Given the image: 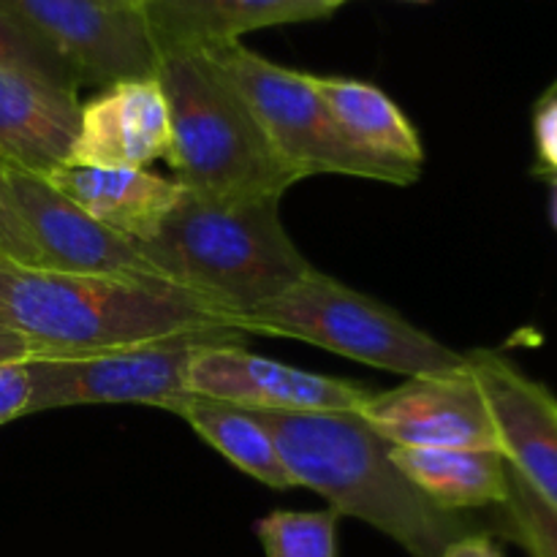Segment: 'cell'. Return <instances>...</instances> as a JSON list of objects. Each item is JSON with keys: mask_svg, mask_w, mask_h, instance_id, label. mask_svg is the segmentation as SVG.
<instances>
[{"mask_svg": "<svg viewBox=\"0 0 557 557\" xmlns=\"http://www.w3.org/2000/svg\"><path fill=\"white\" fill-rule=\"evenodd\" d=\"M0 326L30 341L44 359L237 332L226 310L169 281L74 275L5 259Z\"/></svg>", "mask_w": 557, "mask_h": 557, "instance_id": "obj_1", "label": "cell"}, {"mask_svg": "<svg viewBox=\"0 0 557 557\" xmlns=\"http://www.w3.org/2000/svg\"><path fill=\"white\" fill-rule=\"evenodd\" d=\"M250 413L272 435L297 487L321 493L337 515L368 522L411 557H441L451 542L484 531L468 511L433 504L359 411Z\"/></svg>", "mask_w": 557, "mask_h": 557, "instance_id": "obj_2", "label": "cell"}, {"mask_svg": "<svg viewBox=\"0 0 557 557\" xmlns=\"http://www.w3.org/2000/svg\"><path fill=\"white\" fill-rule=\"evenodd\" d=\"M139 250L169 283L232 319L281 297L313 270L288 237L275 196L215 199L183 188Z\"/></svg>", "mask_w": 557, "mask_h": 557, "instance_id": "obj_3", "label": "cell"}, {"mask_svg": "<svg viewBox=\"0 0 557 557\" xmlns=\"http://www.w3.org/2000/svg\"><path fill=\"white\" fill-rule=\"evenodd\" d=\"M158 79L169 103L174 180L215 199H283L305 180L270 141L243 92L201 49L163 52Z\"/></svg>", "mask_w": 557, "mask_h": 557, "instance_id": "obj_4", "label": "cell"}, {"mask_svg": "<svg viewBox=\"0 0 557 557\" xmlns=\"http://www.w3.org/2000/svg\"><path fill=\"white\" fill-rule=\"evenodd\" d=\"M234 330L294 337L406 379L466 368V354L451 351L389 305L343 286L315 267L281 297L234 315Z\"/></svg>", "mask_w": 557, "mask_h": 557, "instance_id": "obj_5", "label": "cell"}, {"mask_svg": "<svg viewBox=\"0 0 557 557\" xmlns=\"http://www.w3.org/2000/svg\"><path fill=\"white\" fill-rule=\"evenodd\" d=\"M201 52L210 54L218 69L237 85L275 150L302 177L346 174L389 185H411L422 174V169L392 166L357 150L302 71L272 63L239 41Z\"/></svg>", "mask_w": 557, "mask_h": 557, "instance_id": "obj_6", "label": "cell"}, {"mask_svg": "<svg viewBox=\"0 0 557 557\" xmlns=\"http://www.w3.org/2000/svg\"><path fill=\"white\" fill-rule=\"evenodd\" d=\"M239 332L180 337V341L147 343L117 348L90 357H54L25 362L30 397L27 413L58 411L74 406H112L139 403L177 413L190 397L188 370L196 348L210 341H232Z\"/></svg>", "mask_w": 557, "mask_h": 557, "instance_id": "obj_7", "label": "cell"}, {"mask_svg": "<svg viewBox=\"0 0 557 557\" xmlns=\"http://www.w3.org/2000/svg\"><path fill=\"white\" fill-rule=\"evenodd\" d=\"M74 71L79 87L112 85L158 71L161 52L139 11L101 0H0Z\"/></svg>", "mask_w": 557, "mask_h": 557, "instance_id": "obj_8", "label": "cell"}, {"mask_svg": "<svg viewBox=\"0 0 557 557\" xmlns=\"http://www.w3.org/2000/svg\"><path fill=\"white\" fill-rule=\"evenodd\" d=\"M190 395L264 413L359 411L373 392L359 381L308 373L245 351L232 341L196 348L188 370Z\"/></svg>", "mask_w": 557, "mask_h": 557, "instance_id": "obj_9", "label": "cell"}, {"mask_svg": "<svg viewBox=\"0 0 557 557\" xmlns=\"http://www.w3.org/2000/svg\"><path fill=\"white\" fill-rule=\"evenodd\" d=\"M359 413L397 449L500 451L487 400L468 362L457 373L422 375L373 392Z\"/></svg>", "mask_w": 557, "mask_h": 557, "instance_id": "obj_10", "label": "cell"}, {"mask_svg": "<svg viewBox=\"0 0 557 557\" xmlns=\"http://www.w3.org/2000/svg\"><path fill=\"white\" fill-rule=\"evenodd\" d=\"M3 169L5 188L20 210L27 232L44 256V270L74 272V275L139 277V281H166L139 245L112 232L82 207L65 199L44 177Z\"/></svg>", "mask_w": 557, "mask_h": 557, "instance_id": "obj_11", "label": "cell"}, {"mask_svg": "<svg viewBox=\"0 0 557 557\" xmlns=\"http://www.w3.org/2000/svg\"><path fill=\"white\" fill-rule=\"evenodd\" d=\"M487 400L500 455L557 511V397L490 348L466 354Z\"/></svg>", "mask_w": 557, "mask_h": 557, "instance_id": "obj_12", "label": "cell"}, {"mask_svg": "<svg viewBox=\"0 0 557 557\" xmlns=\"http://www.w3.org/2000/svg\"><path fill=\"white\" fill-rule=\"evenodd\" d=\"M172 120L158 74L112 82L82 103L79 131L69 163L134 166L169 156Z\"/></svg>", "mask_w": 557, "mask_h": 557, "instance_id": "obj_13", "label": "cell"}, {"mask_svg": "<svg viewBox=\"0 0 557 557\" xmlns=\"http://www.w3.org/2000/svg\"><path fill=\"white\" fill-rule=\"evenodd\" d=\"M74 87L0 65V166L47 180L69 163L82 101Z\"/></svg>", "mask_w": 557, "mask_h": 557, "instance_id": "obj_14", "label": "cell"}, {"mask_svg": "<svg viewBox=\"0 0 557 557\" xmlns=\"http://www.w3.org/2000/svg\"><path fill=\"white\" fill-rule=\"evenodd\" d=\"M65 199L112 232L141 245L174 210L183 185L147 169L63 163L47 177Z\"/></svg>", "mask_w": 557, "mask_h": 557, "instance_id": "obj_15", "label": "cell"}, {"mask_svg": "<svg viewBox=\"0 0 557 557\" xmlns=\"http://www.w3.org/2000/svg\"><path fill=\"white\" fill-rule=\"evenodd\" d=\"M139 14L161 54L215 49L261 27L326 16L313 0H145Z\"/></svg>", "mask_w": 557, "mask_h": 557, "instance_id": "obj_16", "label": "cell"}, {"mask_svg": "<svg viewBox=\"0 0 557 557\" xmlns=\"http://www.w3.org/2000/svg\"><path fill=\"white\" fill-rule=\"evenodd\" d=\"M308 76L357 150L392 166L422 169L424 147L417 128L381 87L348 76Z\"/></svg>", "mask_w": 557, "mask_h": 557, "instance_id": "obj_17", "label": "cell"}, {"mask_svg": "<svg viewBox=\"0 0 557 557\" xmlns=\"http://www.w3.org/2000/svg\"><path fill=\"white\" fill-rule=\"evenodd\" d=\"M395 466L446 511L495 509L509 495V462L487 449H392Z\"/></svg>", "mask_w": 557, "mask_h": 557, "instance_id": "obj_18", "label": "cell"}, {"mask_svg": "<svg viewBox=\"0 0 557 557\" xmlns=\"http://www.w3.org/2000/svg\"><path fill=\"white\" fill-rule=\"evenodd\" d=\"M174 417H183L201 441L256 482L272 490L297 487L272 435L245 408L190 395Z\"/></svg>", "mask_w": 557, "mask_h": 557, "instance_id": "obj_19", "label": "cell"}, {"mask_svg": "<svg viewBox=\"0 0 557 557\" xmlns=\"http://www.w3.org/2000/svg\"><path fill=\"white\" fill-rule=\"evenodd\" d=\"M493 531L528 557H557V511L509 466V495L495 506Z\"/></svg>", "mask_w": 557, "mask_h": 557, "instance_id": "obj_20", "label": "cell"}, {"mask_svg": "<svg viewBox=\"0 0 557 557\" xmlns=\"http://www.w3.org/2000/svg\"><path fill=\"white\" fill-rule=\"evenodd\" d=\"M337 511H272L256 525L267 557H337Z\"/></svg>", "mask_w": 557, "mask_h": 557, "instance_id": "obj_21", "label": "cell"}, {"mask_svg": "<svg viewBox=\"0 0 557 557\" xmlns=\"http://www.w3.org/2000/svg\"><path fill=\"white\" fill-rule=\"evenodd\" d=\"M0 65L33 71V74L47 76L58 85L79 90V82H76L74 71L65 65V60L58 52H52L41 38L33 36L3 5H0Z\"/></svg>", "mask_w": 557, "mask_h": 557, "instance_id": "obj_22", "label": "cell"}, {"mask_svg": "<svg viewBox=\"0 0 557 557\" xmlns=\"http://www.w3.org/2000/svg\"><path fill=\"white\" fill-rule=\"evenodd\" d=\"M0 259L22 267H44L41 250H38L33 234L27 232L25 221L5 188L3 169H0Z\"/></svg>", "mask_w": 557, "mask_h": 557, "instance_id": "obj_23", "label": "cell"}, {"mask_svg": "<svg viewBox=\"0 0 557 557\" xmlns=\"http://www.w3.org/2000/svg\"><path fill=\"white\" fill-rule=\"evenodd\" d=\"M533 139H536L539 166L557 177V92H544L533 114Z\"/></svg>", "mask_w": 557, "mask_h": 557, "instance_id": "obj_24", "label": "cell"}, {"mask_svg": "<svg viewBox=\"0 0 557 557\" xmlns=\"http://www.w3.org/2000/svg\"><path fill=\"white\" fill-rule=\"evenodd\" d=\"M30 384H27L25 362L3 364L0 368V424L16 417H25Z\"/></svg>", "mask_w": 557, "mask_h": 557, "instance_id": "obj_25", "label": "cell"}, {"mask_svg": "<svg viewBox=\"0 0 557 557\" xmlns=\"http://www.w3.org/2000/svg\"><path fill=\"white\" fill-rule=\"evenodd\" d=\"M441 557H504V555H500V547L495 544V539L490 536L487 531H476L457 539V542H451Z\"/></svg>", "mask_w": 557, "mask_h": 557, "instance_id": "obj_26", "label": "cell"}, {"mask_svg": "<svg viewBox=\"0 0 557 557\" xmlns=\"http://www.w3.org/2000/svg\"><path fill=\"white\" fill-rule=\"evenodd\" d=\"M30 359H44L41 351L22 335L0 326V368L14 362H30Z\"/></svg>", "mask_w": 557, "mask_h": 557, "instance_id": "obj_27", "label": "cell"}, {"mask_svg": "<svg viewBox=\"0 0 557 557\" xmlns=\"http://www.w3.org/2000/svg\"><path fill=\"white\" fill-rule=\"evenodd\" d=\"M101 3L112 5V9H131V11H139V5L145 3V0H101Z\"/></svg>", "mask_w": 557, "mask_h": 557, "instance_id": "obj_28", "label": "cell"}, {"mask_svg": "<svg viewBox=\"0 0 557 557\" xmlns=\"http://www.w3.org/2000/svg\"><path fill=\"white\" fill-rule=\"evenodd\" d=\"M313 3L319 5V9L324 11L326 16H330L332 11H335V9H341V5H343V3H348V0H313Z\"/></svg>", "mask_w": 557, "mask_h": 557, "instance_id": "obj_29", "label": "cell"}, {"mask_svg": "<svg viewBox=\"0 0 557 557\" xmlns=\"http://www.w3.org/2000/svg\"><path fill=\"white\" fill-rule=\"evenodd\" d=\"M549 218H553V226L557 228V177H553V201H549Z\"/></svg>", "mask_w": 557, "mask_h": 557, "instance_id": "obj_30", "label": "cell"}, {"mask_svg": "<svg viewBox=\"0 0 557 557\" xmlns=\"http://www.w3.org/2000/svg\"><path fill=\"white\" fill-rule=\"evenodd\" d=\"M408 3H428V0H408Z\"/></svg>", "mask_w": 557, "mask_h": 557, "instance_id": "obj_31", "label": "cell"}, {"mask_svg": "<svg viewBox=\"0 0 557 557\" xmlns=\"http://www.w3.org/2000/svg\"><path fill=\"white\" fill-rule=\"evenodd\" d=\"M547 92H557V82H555V85L553 87H549V90Z\"/></svg>", "mask_w": 557, "mask_h": 557, "instance_id": "obj_32", "label": "cell"}]
</instances>
